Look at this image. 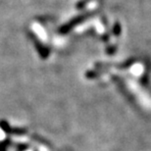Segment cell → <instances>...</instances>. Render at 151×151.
I'll list each match as a JSON object with an SVG mask.
<instances>
[{"label":"cell","instance_id":"1","mask_svg":"<svg viewBox=\"0 0 151 151\" xmlns=\"http://www.w3.org/2000/svg\"><path fill=\"white\" fill-rule=\"evenodd\" d=\"M0 128H1L5 132H7V134H17V135H24L28 132V131L25 129H21V128L12 129V128H10L9 124L7 122H5V121H1V122H0Z\"/></svg>","mask_w":151,"mask_h":151},{"label":"cell","instance_id":"2","mask_svg":"<svg viewBox=\"0 0 151 151\" xmlns=\"http://www.w3.org/2000/svg\"><path fill=\"white\" fill-rule=\"evenodd\" d=\"M32 39H34V43L35 45V48H37V50L38 51V53L40 54V56L43 59L47 58V57L49 56V50H48V48L45 47L40 41L37 40V39H35L37 37H35L32 35Z\"/></svg>","mask_w":151,"mask_h":151},{"label":"cell","instance_id":"3","mask_svg":"<svg viewBox=\"0 0 151 151\" xmlns=\"http://www.w3.org/2000/svg\"><path fill=\"white\" fill-rule=\"evenodd\" d=\"M0 151H5V145L3 143H0Z\"/></svg>","mask_w":151,"mask_h":151}]
</instances>
